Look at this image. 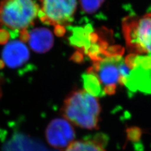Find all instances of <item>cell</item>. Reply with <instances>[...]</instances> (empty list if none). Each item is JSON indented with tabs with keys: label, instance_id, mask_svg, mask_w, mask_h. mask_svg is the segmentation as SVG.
I'll return each instance as SVG.
<instances>
[{
	"label": "cell",
	"instance_id": "6da1fadb",
	"mask_svg": "<svg viewBox=\"0 0 151 151\" xmlns=\"http://www.w3.org/2000/svg\"><path fill=\"white\" fill-rule=\"evenodd\" d=\"M62 115L69 122L83 129H98L101 113L96 96L85 89H77L66 96L61 108Z\"/></svg>",
	"mask_w": 151,
	"mask_h": 151
},
{
	"label": "cell",
	"instance_id": "7a4b0ae2",
	"mask_svg": "<svg viewBox=\"0 0 151 151\" xmlns=\"http://www.w3.org/2000/svg\"><path fill=\"white\" fill-rule=\"evenodd\" d=\"M40 7L33 0H2L0 25L15 31H24L34 24Z\"/></svg>",
	"mask_w": 151,
	"mask_h": 151
},
{
	"label": "cell",
	"instance_id": "3957f363",
	"mask_svg": "<svg viewBox=\"0 0 151 151\" xmlns=\"http://www.w3.org/2000/svg\"><path fill=\"white\" fill-rule=\"evenodd\" d=\"M122 31L132 53L151 55V13L125 17L122 21Z\"/></svg>",
	"mask_w": 151,
	"mask_h": 151
},
{
	"label": "cell",
	"instance_id": "277c9868",
	"mask_svg": "<svg viewBox=\"0 0 151 151\" xmlns=\"http://www.w3.org/2000/svg\"><path fill=\"white\" fill-rule=\"evenodd\" d=\"M40 20L47 25L64 28L70 24L77 7V0H39Z\"/></svg>",
	"mask_w": 151,
	"mask_h": 151
},
{
	"label": "cell",
	"instance_id": "5b68a950",
	"mask_svg": "<svg viewBox=\"0 0 151 151\" xmlns=\"http://www.w3.org/2000/svg\"><path fill=\"white\" fill-rule=\"evenodd\" d=\"M123 60L122 56H105L95 60L90 73L96 76L101 84L105 87L119 84L121 75L119 65Z\"/></svg>",
	"mask_w": 151,
	"mask_h": 151
},
{
	"label": "cell",
	"instance_id": "8992f818",
	"mask_svg": "<svg viewBox=\"0 0 151 151\" xmlns=\"http://www.w3.org/2000/svg\"><path fill=\"white\" fill-rule=\"evenodd\" d=\"M47 142L55 148H64L72 143L75 138L74 129L65 119H56L51 121L45 131Z\"/></svg>",
	"mask_w": 151,
	"mask_h": 151
},
{
	"label": "cell",
	"instance_id": "52a82bcc",
	"mask_svg": "<svg viewBox=\"0 0 151 151\" xmlns=\"http://www.w3.org/2000/svg\"><path fill=\"white\" fill-rule=\"evenodd\" d=\"M30 52L27 47L20 40H13L4 47L2 58L5 64L11 68H17L29 59Z\"/></svg>",
	"mask_w": 151,
	"mask_h": 151
},
{
	"label": "cell",
	"instance_id": "ba28073f",
	"mask_svg": "<svg viewBox=\"0 0 151 151\" xmlns=\"http://www.w3.org/2000/svg\"><path fill=\"white\" fill-rule=\"evenodd\" d=\"M27 41L33 50L38 53H45L52 47L54 37L47 28H36L28 33Z\"/></svg>",
	"mask_w": 151,
	"mask_h": 151
},
{
	"label": "cell",
	"instance_id": "9c48e42d",
	"mask_svg": "<svg viewBox=\"0 0 151 151\" xmlns=\"http://www.w3.org/2000/svg\"><path fill=\"white\" fill-rule=\"evenodd\" d=\"M65 151H106L103 145L96 141L81 140L73 141Z\"/></svg>",
	"mask_w": 151,
	"mask_h": 151
},
{
	"label": "cell",
	"instance_id": "30bf717a",
	"mask_svg": "<svg viewBox=\"0 0 151 151\" xmlns=\"http://www.w3.org/2000/svg\"><path fill=\"white\" fill-rule=\"evenodd\" d=\"M85 90L94 96H103L104 91L101 89V84L96 76L89 72L83 76Z\"/></svg>",
	"mask_w": 151,
	"mask_h": 151
},
{
	"label": "cell",
	"instance_id": "8fae6325",
	"mask_svg": "<svg viewBox=\"0 0 151 151\" xmlns=\"http://www.w3.org/2000/svg\"><path fill=\"white\" fill-rule=\"evenodd\" d=\"M105 0H80L81 8L88 14H92L98 11Z\"/></svg>",
	"mask_w": 151,
	"mask_h": 151
},
{
	"label": "cell",
	"instance_id": "7c38bea8",
	"mask_svg": "<svg viewBox=\"0 0 151 151\" xmlns=\"http://www.w3.org/2000/svg\"><path fill=\"white\" fill-rule=\"evenodd\" d=\"M127 139L132 142H138L140 140L142 137L141 129L137 127H132L127 129Z\"/></svg>",
	"mask_w": 151,
	"mask_h": 151
},
{
	"label": "cell",
	"instance_id": "4fadbf2b",
	"mask_svg": "<svg viewBox=\"0 0 151 151\" xmlns=\"http://www.w3.org/2000/svg\"><path fill=\"white\" fill-rule=\"evenodd\" d=\"M2 38H4V40H6V35H5V31L0 30V43H2L3 39Z\"/></svg>",
	"mask_w": 151,
	"mask_h": 151
},
{
	"label": "cell",
	"instance_id": "5bb4252c",
	"mask_svg": "<svg viewBox=\"0 0 151 151\" xmlns=\"http://www.w3.org/2000/svg\"><path fill=\"white\" fill-rule=\"evenodd\" d=\"M3 81L2 78L0 77V99L1 98L2 95H3V91H2V85H3Z\"/></svg>",
	"mask_w": 151,
	"mask_h": 151
}]
</instances>
